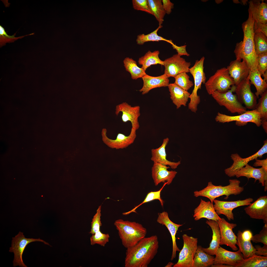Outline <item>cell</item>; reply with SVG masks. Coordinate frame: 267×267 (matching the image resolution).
Wrapping results in <instances>:
<instances>
[{"instance_id":"6da1fadb","label":"cell","mask_w":267,"mask_h":267,"mask_svg":"<svg viewBox=\"0 0 267 267\" xmlns=\"http://www.w3.org/2000/svg\"><path fill=\"white\" fill-rule=\"evenodd\" d=\"M159 246L157 235L144 238L134 246L127 248L125 267H147L156 255Z\"/></svg>"},{"instance_id":"7a4b0ae2","label":"cell","mask_w":267,"mask_h":267,"mask_svg":"<svg viewBox=\"0 0 267 267\" xmlns=\"http://www.w3.org/2000/svg\"><path fill=\"white\" fill-rule=\"evenodd\" d=\"M248 12V18L242 25L243 40L236 44L234 53L236 59L245 61L251 71L257 69L258 63L254 41L253 27L255 21L249 8Z\"/></svg>"},{"instance_id":"3957f363","label":"cell","mask_w":267,"mask_h":267,"mask_svg":"<svg viewBox=\"0 0 267 267\" xmlns=\"http://www.w3.org/2000/svg\"><path fill=\"white\" fill-rule=\"evenodd\" d=\"M114 225L122 245L126 248L135 245L145 237L147 233L146 229L135 222L119 219L115 221Z\"/></svg>"},{"instance_id":"277c9868","label":"cell","mask_w":267,"mask_h":267,"mask_svg":"<svg viewBox=\"0 0 267 267\" xmlns=\"http://www.w3.org/2000/svg\"><path fill=\"white\" fill-rule=\"evenodd\" d=\"M229 184L225 186H216L211 181L208 183L207 186L202 190L194 192L196 197L202 196L209 199L212 203L216 198L225 195L226 199L231 195H236L240 194L244 190L243 187L240 186V181L237 179H230Z\"/></svg>"},{"instance_id":"5b68a950","label":"cell","mask_w":267,"mask_h":267,"mask_svg":"<svg viewBox=\"0 0 267 267\" xmlns=\"http://www.w3.org/2000/svg\"><path fill=\"white\" fill-rule=\"evenodd\" d=\"M205 57H202L199 60H196L194 66L190 68L189 72L194 78V86L192 93L190 94V102L188 108L192 111L196 113L197 110L198 105L200 102V96L197 94V91L201 89L202 84H205L206 78L204 71L203 64Z\"/></svg>"},{"instance_id":"8992f818","label":"cell","mask_w":267,"mask_h":267,"mask_svg":"<svg viewBox=\"0 0 267 267\" xmlns=\"http://www.w3.org/2000/svg\"><path fill=\"white\" fill-rule=\"evenodd\" d=\"M205 86L208 93L211 95L215 91L220 93L225 92L235 85L226 68L217 70L205 83Z\"/></svg>"},{"instance_id":"52a82bcc","label":"cell","mask_w":267,"mask_h":267,"mask_svg":"<svg viewBox=\"0 0 267 267\" xmlns=\"http://www.w3.org/2000/svg\"><path fill=\"white\" fill-rule=\"evenodd\" d=\"M236 86L232 85L227 92L220 93L216 91L211 94L213 97L221 106H223L232 113H237L238 114L247 111V109L239 101L235 92Z\"/></svg>"},{"instance_id":"ba28073f","label":"cell","mask_w":267,"mask_h":267,"mask_svg":"<svg viewBox=\"0 0 267 267\" xmlns=\"http://www.w3.org/2000/svg\"><path fill=\"white\" fill-rule=\"evenodd\" d=\"M183 247L180 251L178 259L173 267H193L194 259L198 248V238L188 236H182Z\"/></svg>"},{"instance_id":"9c48e42d","label":"cell","mask_w":267,"mask_h":267,"mask_svg":"<svg viewBox=\"0 0 267 267\" xmlns=\"http://www.w3.org/2000/svg\"><path fill=\"white\" fill-rule=\"evenodd\" d=\"M215 119L216 122L222 123L236 121V125L239 126L246 125L248 122L254 123L258 127L261 125V116L256 109L247 111L243 113L234 116L218 112Z\"/></svg>"},{"instance_id":"30bf717a","label":"cell","mask_w":267,"mask_h":267,"mask_svg":"<svg viewBox=\"0 0 267 267\" xmlns=\"http://www.w3.org/2000/svg\"><path fill=\"white\" fill-rule=\"evenodd\" d=\"M36 241L41 242L45 244L50 245L48 243L40 238H26L23 233L20 231L15 237L12 238L11 247L10 248L9 251L13 252L14 254V258L13 261L14 267L19 266L22 267H27L23 262L22 255L27 245L30 243Z\"/></svg>"},{"instance_id":"8fae6325","label":"cell","mask_w":267,"mask_h":267,"mask_svg":"<svg viewBox=\"0 0 267 267\" xmlns=\"http://www.w3.org/2000/svg\"><path fill=\"white\" fill-rule=\"evenodd\" d=\"M264 145L257 152L246 158H243L237 153L232 154L230 156L233 161L232 165L229 167L225 169V174L229 177L235 176L236 173L241 168L244 167L250 161L258 157L262 158L263 156L267 153V140L264 141Z\"/></svg>"},{"instance_id":"7c38bea8","label":"cell","mask_w":267,"mask_h":267,"mask_svg":"<svg viewBox=\"0 0 267 267\" xmlns=\"http://www.w3.org/2000/svg\"><path fill=\"white\" fill-rule=\"evenodd\" d=\"M250 81L248 77L236 86L235 91L238 99L246 109H255L257 104V97L251 90Z\"/></svg>"},{"instance_id":"4fadbf2b","label":"cell","mask_w":267,"mask_h":267,"mask_svg":"<svg viewBox=\"0 0 267 267\" xmlns=\"http://www.w3.org/2000/svg\"><path fill=\"white\" fill-rule=\"evenodd\" d=\"M163 61L165 68L164 74L168 78L174 77L181 73L189 72L191 63L186 61L178 54L173 55Z\"/></svg>"},{"instance_id":"5bb4252c","label":"cell","mask_w":267,"mask_h":267,"mask_svg":"<svg viewBox=\"0 0 267 267\" xmlns=\"http://www.w3.org/2000/svg\"><path fill=\"white\" fill-rule=\"evenodd\" d=\"M136 131L132 127L129 135L126 136L123 134L119 133L116 139H113L107 136V129L103 128L101 131L102 140L104 144L111 148L116 149L125 148L134 142L136 136Z\"/></svg>"},{"instance_id":"9a60e30c","label":"cell","mask_w":267,"mask_h":267,"mask_svg":"<svg viewBox=\"0 0 267 267\" xmlns=\"http://www.w3.org/2000/svg\"><path fill=\"white\" fill-rule=\"evenodd\" d=\"M253 201L252 198H248L243 200L232 201H224L215 199L213 201L215 210L219 215H224L229 221L234 220V217L233 210L237 207L248 205Z\"/></svg>"},{"instance_id":"2e32d148","label":"cell","mask_w":267,"mask_h":267,"mask_svg":"<svg viewBox=\"0 0 267 267\" xmlns=\"http://www.w3.org/2000/svg\"><path fill=\"white\" fill-rule=\"evenodd\" d=\"M140 107L139 106H132L127 102H123L116 105L115 113L117 116L120 112H121V118L123 122H130L132 127L136 130L140 127L138 119L140 115Z\"/></svg>"},{"instance_id":"e0dca14e","label":"cell","mask_w":267,"mask_h":267,"mask_svg":"<svg viewBox=\"0 0 267 267\" xmlns=\"http://www.w3.org/2000/svg\"><path fill=\"white\" fill-rule=\"evenodd\" d=\"M217 222L220 232V245H226L229 246L233 250H237L238 248L236 246L237 236L233 230L237 226V224L230 223L223 218H221Z\"/></svg>"},{"instance_id":"ac0fdd59","label":"cell","mask_w":267,"mask_h":267,"mask_svg":"<svg viewBox=\"0 0 267 267\" xmlns=\"http://www.w3.org/2000/svg\"><path fill=\"white\" fill-rule=\"evenodd\" d=\"M246 214L251 218L262 220L267 224V196L260 197L244 208Z\"/></svg>"},{"instance_id":"d6986e66","label":"cell","mask_w":267,"mask_h":267,"mask_svg":"<svg viewBox=\"0 0 267 267\" xmlns=\"http://www.w3.org/2000/svg\"><path fill=\"white\" fill-rule=\"evenodd\" d=\"M226 68L236 86L246 79L251 71L245 61L236 59L231 61Z\"/></svg>"},{"instance_id":"ffe728a7","label":"cell","mask_w":267,"mask_h":267,"mask_svg":"<svg viewBox=\"0 0 267 267\" xmlns=\"http://www.w3.org/2000/svg\"><path fill=\"white\" fill-rule=\"evenodd\" d=\"M235 176L237 178L245 177L248 180L253 178L255 179V182L258 180L259 183L264 187L265 191L267 190V171L262 167L255 168L247 164L237 172Z\"/></svg>"},{"instance_id":"44dd1931","label":"cell","mask_w":267,"mask_h":267,"mask_svg":"<svg viewBox=\"0 0 267 267\" xmlns=\"http://www.w3.org/2000/svg\"><path fill=\"white\" fill-rule=\"evenodd\" d=\"M213 264H222L236 267L241 261L244 259L240 250L232 252L220 246L215 254Z\"/></svg>"},{"instance_id":"7402d4cb","label":"cell","mask_w":267,"mask_h":267,"mask_svg":"<svg viewBox=\"0 0 267 267\" xmlns=\"http://www.w3.org/2000/svg\"><path fill=\"white\" fill-rule=\"evenodd\" d=\"M169 166L161 164L154 162L152 168V175L155 186L161 183L167 182L170 184L175 177L177 172L175 171H169Z\"/></svg>"},{"instance_id":"603a6c76","label":"cell","mask_w":267,"mask_h":267,"mask_svg":"<svg viewBox=\"0 0 267 267\" xmlns=\"http://www.w3.org/2000/svg\"><path fill=\"white\" fill-rule=\"evenodd\" d=\"M157 222L165 226L169 230L172 237V251L171 260L175 258L177 251H180L178 247L176 242V236L179 227L183 224H178L172 222L169 219L168 213L166 211L158 213Z\"/></svg>"},{"instance_id":"cb8c5ba5","label":"cell","mask_w":267,"mask_h":267,"mask_svg":"<svg viewBox=\"0 0 267 267\" xmlns=\"http://www.w3.org/2000/svg\"><path fill=\"white\" fill-rule=\"evenodd\" d=\"M193 217L196 221L205 218L217 221L221 219L216 213L213 203L202 199L199 205L194 210Z\"/></svg>"},{"instance_id":"d4e9b609","label":"cell","mask_w":267,"mask_h":267,"mask_svg":"<svg viewBox=\"0 0 267 267\" xmlns=\"http://www.w3.org/2000/svg\"><path fill=\"white\" fill-rule=\"evenodd\" d=\"M143 86L139 91L143 95L148 93L151 90L156 88L168 87L169 80L164 74L157 76H152L147 74L142 78Z\"/></svg>"},{"instance_id":"484cf974","label":"cell","mask_w":267,"mask_h":267,"mask_svg":"<svg viewBox=\"0 0 267 267\" xmlns=\"http://www.w3.org/2000/svg\"><path fill=\"white\" fill-rule=\"evenodd\" d=\"M169 141L167 137L164 139L162 143L159 148L152 149L151 159L154 162L158 163L165 166H169L173 169L176 168L180 164V161L177 162L170 161L166 158L165 148Z\"/></svg>"},{"instance_id":"4316f807","label":"cell","mask_w":267,"mask_h":267,"mask_svg":"<svg viewBox=\"0 0 267 267\" xmlns=\"http://www.w3.org/2000/svg\"><path fill=\"white\" fill-rule=\"evenodd\" d=\"M249 8L255 22L267 24V4L263 0H252L249 2Z\"/></svg>"},{"instance_id":"83f0119b","label":"cell","mask_w":267,"mask_h":267,"mask_svg":"<svg viewBox=\"0 0 267 267\" xmlns=\"http://www.w3.org/2000/svg\"><path fill=\"white\" fill-rule=\"evenodd\" d=\"M168 87L170 98L177 109H179L182 105L186 106L189 98L190 93L174 83L169 84Z\"/></svg>"},{"instance_id":"f1b7e54d","label":"cell","mask_w":267,"mask_h":267,"mask_svg":"<svg viewBox=\"0 0 267 267\" xmlns=\"http://www.w3.org/2000/svg\"><path fill=\"white\" fill-rule=\"evenodd\" d=\"M206 223L212 229V239L208 247L205 248L202 247V249L207 253L211 255H215L220 246L221 236L219 225L217 221L213 220H207Z\"/></svg>"},{"instance_id":"f546056e","label":"cell","mask_w":267,"mask_h":267,"mask_svg":"<svg viewBox=\"0 0 267 267\" xmlns=\"http://www.w3.org/2000/svg\"><path fill=\"white\" fill-rule=\"evenodd\" d=\"M250 84L255 86L256 92L255 95L257 98L267 90V81L263 79L257 69L250 71L248 77Z\"/></svg>"},{"instance_id":"4dcf8cb0","label":"cell","mask_w":267,"mask_h":267,"mask_svg":"<svg viewBox=\"0 0 267 267\" xmlns=\"http://www.w3.org/2000/svg\"><path fill=\"white\" fill-rule=\"evenodd\" d=\"M201 246H198L194 259L193 267H207L213 264L214 256L204 252Z\"/></svg>"},{"instance_id":"1f68e13d","label":"cell","mask_w":267,"mask_h":267,"mask_svg":"<svg viewBox=\"0 0 267 267\" xmlns=\"http://www.w3.org/2000/svg\"><path fill=\"white\" fill-rule=\"evenodd\" d=\"M159 50H155L153 52L149 50L143 56L140 58L138 60L139 65L142 66L141 68L145 71L151 66L159 64L164 65V61L159 58Z\"/></svg>"},{"instance_id":"d6a6232c","label":"cell","mask_w":267,"mask_h":267,"mask_svg":"<svg viewBox=\"0 0 267 267\" xmlns=\"http://www.w3.org/2000/svg\"><path fill=\"white\" fill-rule=\"evenodd\" d=\"M242 233V232L240 230L238 231L236 245L238 246L244 259H246L255 255L256 249L251 241H246L243 239Z\"/></svg>"},{"instance_id":"836d02e7","label":"cell","mask_w":267,"mask_h":267,"mask_svg":"<svg viewBox=\"0 0 267 267\" xmlns=\"http://www.w3.org/2000/svg\"><path fill=\"white\" fill-rule=\"evenodd\" d=\"M123 62L126 70L130 73L133 79L142 78L146 74L145 71L141 67H138L136 62L132 58L127 57Z\"/></svg>"},{"instance_id":"e575fe53","label":"cell","mask_w":267,"mask_h":267,"mask_svg":"<svg viewBox=\"0 0 267 267\" xmlns=\"http://www.w3.org/2000/svg\"><path fill=\"white\" fill-rule=\"evenodd\" d=\"M267 256L254 255L240 262L236 267H266Z\"/></svg>"},{"instance_id":"d590c367","label":"cell","mask_w":267,"mask_h":267,"mask_svg":"<svg viewBox=\"0 0 267 267\" xmlns=\"http://www.w3.org/2000/svg\"><path fill=\"white\" fill-rule=\"evenodd\" d=\"M162 27V25H159L156 29L149 34L145 35L143 34L138 35L136 40L137 44L138 45H142L145 43L148 42L164 41L170 43L171 44H173V43L172 40L167 39L158 35V31Z\"/></svg>"},{"instance_id":"8d00e7d4","label":"cell","mask_w":267,"mask_h":267,"mask_svg":"<svg viewBox=\"0 0 267 267\" xmlns=\"http://www.w3.org/2000/svg\"><path fill=\"white\" fill-rule=\"evenodd\" d=\"M149 6L153 15L158 22L159 25H162L166 14L164 9L161 0H148Z\"/></svg>"},{"instance_id":"74e56055","label":"cell","mask_w":267,"mask_h":267,"mask_svg":"<svg viewBox=\"0 0 267 267\" xmlns=\"http://www.w3.org/2000/svg\"><path fill=\"white\" fill-rule=\"evenodd\" d=\"M267 37L261 32L254 34V41L257 55L267 52Z\"/></svg>"},{"instance_id":"f35d334b","label":"cell","mask_w":267,"mask_h":267,"mask_svg":"<svg viewBox=\"0 0 267 267\" xmlns=\"http://www.w3.org/2000/svg\"><path fill=\"white\" fill-rule=\"evenodd\" d=\"M167 184V182L164 183L162 187L158 191H151L149 193L147 194L144 200L141 203L137 206H135L131 210L126 212L123 213V214L124 215H126L132 212H136L135 210L141 205L145 203L150 202L155 200H159L160 202L161 205L163 207L164 201L161 197V193L164 186L166 185Z\"/></svg>"},{"instance_id":"ab89813d","label":"cell","mask_w":267,"mask_h":267,"mask_svg":"<svg viewBox=\"0 0 267 267\" xmlns=\"http://www.w3.org/2000/svg\"><path fill=\"white\" fill-rule=\"evenodd\" d=\"M174 78L175 79L174 83L186 90L188 91L194 85V83L189 80L190 77L186 72L180 73Z\"/></svg>"},{"instance_id":"60d3db41","label":"cell","mask_w":267,"mask_h":267,"mask_svg":"<svg viewBox=\"0 0 267 267\" xmlns=\"http://www.w3.org/2000/svg\"><path fill=\"white\" fill-rule=\"evenodd\" d=\"M110 237L109 234L103 233L99 230L92 234L90 238V244L92 245L97 244L104 247L109 242Z\"/></svg>"},{"instance_id":"b9f144b4","label":"cell","mask_w":267,"mask_h":267,"mask_svg":"<svg viewBox=\"0 0 267 267\" xmlns=\"http://www.w3.org/2000/svg\"><path fill=\"white\" fill-rule=\"evenodd\" d=\"M259 99L255 109L260 113L261 119H267V90Z\"/></svg>"},{"instance_id":"7bdbcfd3","label":"cell","mask_w":267,"mask_h":267,"mask_svg":"<svg viewBox=\"0 0 267 267\" xmlns=\"http://www.w3.org/2000/svg\"><path fill=\"white\" fill-rule=\"evenodd\" d=\"M101 205L99 206L96 214L92 219L91 222V229L89 232L90 233L92 234L100 230V227L102 225L101 220Z\"/></svg>"},{"instance_id":"ee69618b","label":"cell","mask_w":267,"mask_h":267,"mask_svg":"<svg viewBox=\"0 0 267 267\" xmlns=\"http://www.w3.org/2000/svg\"><path fill=\"white\" fill-rule=\"evenodd\" d=\"M257 69L261 75L267 71V52L257 55Z\"/></svg>"},{"instance_id":"f6af8a7d","label":"cell","mask_w":267,"mask_h":267,"mask_svg":"<svg viewBox=\"0 0 267 267\" xmlns=\"http://www.w3.org/2000/svg\"><path fill=\"white\" fill-rule=\"evenodd\" d=\"M132 3L134 9L144 11L153 15L149 5L148 0H133Z\"/></svg>"},{"instance_id":"bcb514c9","label":"cell","mask_w":267,"mask_h":267,"mask_svg":"<svg viewBox=\"0 0 267 267\" xmlns=\"http://www.w3.org/2000/svg\"><path fill=\"white\" fill-rule=\"evenodd\" d=\"M251 241L253 243H261L267 245V224H265L259 234L253 236Z\"/></svg>"},{"instance_id":"7dc6e473","label":"cell","mask_w":267,"mask_h":267,"mask_svg":"<svg viewBox=\"0 0 267 267\" xmlns=\"http://www.w3.org/2000/svg\"><path fill=\"white\" fill-rule=\"evenodd\" d=\"M253 29L254 33L261 32L267 37V24H264L254 22Z\"/></svg>"},{"instance_id":"c3c4849f","label":"cell","mask_w":267,"mask_h":267,"mask_svg":"<svg viewBox=\"0 0 267 267\" xmlns=\"http://www.w3.org/2000/svg\"><path fill=\"white\" fill-rule=\"evenodd\" d=\"M15 34L13 35H8L5 31V29L1 25H0V41L2 40L6 41H14L19 39V37L17 38L15 37Z\"/></svg>"},{"instance_id":"681fc988","label":"cell","mask_w":267,"mask_h":267,"mask_svg":"<svg viewBox=\"0 0 267 267\" xmlns=\"http://www.w3.org/2000/svg\"><path fill=\"white\" fill-rule=\"evenodd\" d=\"M162 2L164 9L166 14H170L172 10L174 7V4L170 0H162Z\"/></svg>"},{"instance_id":"f907efd6","label":"cell","mask_w":267,"mask_h":267,"mask_svg":"<svg viewBox=\"0 0 267 267\" xmlns=\"http://www.w3.org/2000/svg\"><path fill=\"white\" fill-rule=\"evenodd\" d=\"M173 49H175L178 53V54L181 56L182 55H186L189 56V54L188 53L186 50V45H184L180 46H177L174 43L172 44Z\"/></svg>"},{"instance_id":"816d5d0a","label":"cell","mask_w":267,"mask_h":267,"mask_svg":"<svg viewBox=\"0 0 267 267\" xmlns=\"http://www.w3.org/2000/svg\"><path fill=\"white\" fill-rule=\"evenodd\" d=\"M254 247L256 249L255 255L267 256V245H264V246L262 247L259 245H256Z\"/></svg>"},{"instance_id":"f5cc1de1","label":"cell","mask_w":267,"mask_h":267,"mask_svg":"<svg viewBox=\"0 0 267 267\" xmlns=\"http://www.w3.org/2000/svg\"><path fill=\"white\" fill-rule=\"evenodd\" d=\"M255 161L253 166L255 167L261 166L266 170L267 171V158L260 160L257 159H255Z\"/></svg>"},{"instance_id":"db71d44e","label":"cell","mask_w":267,"mask_h":267,"mask_svg":"<svg viewBox=\"0 0 267 267\" xmlns=\"http://www.w3.org/2000/svg\"><path fill=\"white\" fill-rule=\"evenodd\" d=\"M253 236L252 232L249 230H246L242 232V237L245 240L251 241Z\"/></svg>"},{"instance_id":"11a10c76","label":"cell","mask_w":267,"mask_h":267,"mask_svg":"<svg viewBox=\"0 0 267 267\" xmlns=\"http://www.w3.org/2000/svg\"><path fill=\"white\" fill-rule=\"evenodd\" d=\"M261 125L265 132L267 133V119H262Z\"/></svg>"},{"instance_id":"9f6ffc18","label":"cell","mask_w":267,"mask_h":267,"mask_svg":"<svg viewBox=\"0 0 267 267\" xmlns=\"http://www.w3.org/2000/svg\"><path fill=\"white\" fill-rule=\"evenodd\" d=\"M211 267H233L231 266L222 264H213Z\"/></svg>"},{"instance_id":"6f0895ef","label":"cell","mask_w":267,"mask_h":267,"mask_svg":"<svg viewBox=\"0 0 267 267\" xmlns=\"http://www.w3.org/2000/svg\"><path fill=\"white\" fill-rule=\"evenodd\" d=\"M264 77V79L267 81V71L263 75Z\"/></svg>"},{"instance_id":"680465c9","label":"cell","mask_w":267,"mask_h":267,"mask_svg":"<svg viewBox=\"0 0 267 267\" xmlns=\"http://www.w3.org/2000/svg\"><path fill=\"white\" fill-rule=\"evenodd\" d=\"M174 264L171 262H169L168 264L165 266V267H172V266H173Z\"/></svg>"}]
</instances>
